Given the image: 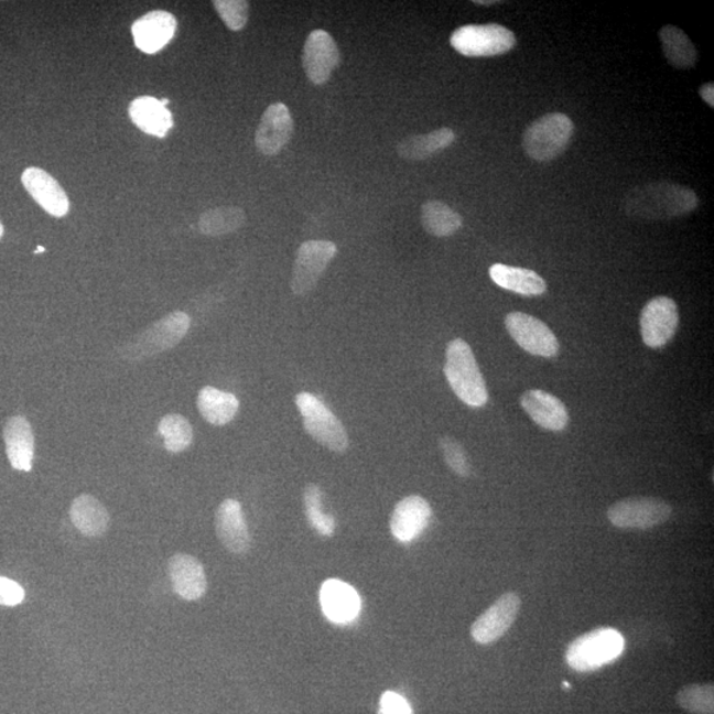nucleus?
<instances>
[{
	"mask_svg": "<svg viewBox=\"0 0 714 714\" xmlns=\"http://www.w3.org/2000/svg\"><path fill=\"white\" fill-rule=\"evenodd\" d=\"M696 192L671 182H652L632 187L624 197L621 208L628 217L639 220H672L699 207Z\"/></svg>",
	"mask_w": 714,
	"mask_h": 714,
	"instance_id": "obj_1",
	"label": "nucleus"
},
{
	"mask_svg": "<svg viewBox=\"0 0 714 714\" xmlns=\"http://www.w3.org/2000/svg\"><path fill=\"white\" fill-rule=\"evenodd\" d=\"M453 392L468 407L482 408L488 402V390L468 343L454 339L447 344L443 367Z\"/></svg>",
	"mask_w": 714,
	"mask_h": 714,
	"instance_id": "obj_2",
	"label": "nucleus"
},
{
	"mask_svg": "<svg viewBox=\"0 0 714 714\" xmlns=\"http://www.w3.org/2000/svg\"><path fill=\"white\" fill-rule=\"evenodd\" d=\"M626 648L624 635L610 627L581 635L569 645L566 663L577 672L597 671L617 660Z\"/></svg>",
	"mask_w": 714,
	"mask_h": 714,
	"instance_id": "obj_3",
	"label": "nucleus"
},
{
	"mask_svg": "<svg viewBox=\"0 0 714 714\" xmlns=\"http://www.w3.org/2000/svg\"><path fill=\"white\" fill-rule=\"evenodd\" d=\"M574 123L564 112H549L534 121L522 137V149L536 162H551L567 149Z\"/></svg>",
	"mask_w": 714,
	"mask_h": 714,
	"instance_id": "obj_4",
	"label": "nucleus"
},
{
	"mask_svg": "<svg viewBox=\"0 0 714 714\" xmlns=\"http://www.w3.org/2000/svg\"><path fill=\"white\" fill-rule=\"evenodd\" d=\"M450 44L466 57H494L512 51L516 36L505 25L468 24L452 33Z\"/></svg>",
	"mask_w": 714,
	"mask_h": 714,
	"instance_id": "obj_5",
	"label": "nucleus"
},
{
	"mask_svg": "<svg viewBox=\"0 0 714 714\" xmlns=\"http://www.w3.org/2000/svg\"><path fill=\"white\" fill-rule=\"evenodd\" d=\"M303 426L313 439L331 452L344 453L349 446L346 428L314 394L302 392L295 397Z\"/></svg>",
	"mask_w": 714,
	"mask_h": 714,
	"instance_id": "obj_6",
	"label": "nucleus"
},
{
	"mask_svg": "<svg viewBox=\"0 0 714 714\" xmlns=\"http://www.w3.org/2000/svg\"><path fill=\"white\" fill-rule=\"evenodd\" d=\"M190 326V316L182 311H176V313L152 324L136 339L126 344L122 348V357L136 361L162 354L164 350L175 347L188 333Z\"/></svg>",
	"mask_w": 714,
	"mask_h": 714,
	"instance_id": "obj_7",
	"label": "nucleus"
},
{
	"mask_svg": "<svg viewBox=\"0 0 714 714\" xmlns=\"http://www.w3.org/2000/svg\"><path fill=\"white\" fill-rule=\"evenodd\" d=\"M672 507L663 499L632 496L614 502L607 509V519L625 531H648L671 519Z\"/></svg>",
	"mask_w": 714,
	"mask_h": 714,
	"instance_id": "obj_8",
	"label": "nucleus"
},
{
	"mask_svg": "<svg viewBox=\"0 0 714 714\" xmlns=\"http://www.w3.org/2000/svg\"><path fill=\"white\" fill-rule=\"evenodd\" d=\"M337 253L334 242L310 240L298 249L290 288L296 295H307L316 288L320 278Z\"/></svg>",
	"mask_w": 714,
	"mask_h": 714,
	"instance_id": "obj_9",
	"label": "nucleus"
},
{
	"mask_svg": "<svg viewBox=\"0 0 714 714\" xmlns=\"http://www.w3.org/2000/svg\"><path fill=\"white\" fill-rule=\"evenodd\" d=\"M678 328L679 309L671 298H653L641 310L640 334L647 347L663 348L677 334Z\"/></svg>",
	"mask_w": 714,
	"mask_h": 714,
	"instance_id": "obj_10",
	"label": "nucleus"
},
{
	"mask_svg": "<svg viewBox=\"0 0 714 714\" xmlns=\"http://www.w3.org/2000/svg\"><path fill=\"white\" fill-rule=\"evenodd\" d=\"M506 328L518 346L528 354L541 357H554L559 354L558 337L538 317L513 311L506 316Z\"/></svg>",
	"mask_w": 714,
	"mask_h": 714,
	"instance_id": "obj_11",
	"label": "nucleus"
},
{
	"mask_svg": "<svg viewBox=\"0 0 714 714\" xmlns=\"http://www.w3.org/2000/svg\"><path fill=\"white\" fill-rule=\"evenodd\" d=\"M519 594L508 592L496 599L491 607L476 619L472 626V638L478 645H491L500 639L515 624L520 613Z\"/></svg>",
	"mask_w": 714,
	"mask_h": 714,
	"instance_id": "obj_12",
	"label": "nucleus"
},
{
	"mask_svg": "<svg viewBox=\"0 0 714 714\" xmlns=\"http://www.w3.org/2000/svg\"><path fill=\"white\" fill-rule=\"evenodd\" d=\"M339 60V50L328 32L315 30L310 33L303 46L302 64L311 83L326 84Z\"/></svg>",
	"mask_w": 714,
	"mask_h": 714,
	"instance_id": "obj_13",
	"label": "nucleus"
},
{
	"mask_svg": "<svg viewBox=\"0 0 714 714\" xmlns=\"http://www.w3.org/2000/svg\"><path fill=\"white\" fill-rule=\"evenodd\" d=\"M293 131L294 122L288 106L282 102L270 105L258 125L256 148L263 155L274 156L289 143Z\"/></svg>",
	"mask_w": 714,
	"mask_h": 714,
	"instance_id": "obj_14",
	"label": "nucleus"
},
{
	"mask_svg": "<svg viewBox=\"0 0 714 714\" xmlns=\"http://www.w3.org/2000/svg\"><path fill=\"white\" fill-rule=\"evenodd\" d=\"M432 507L420 495H410L403 498L393 509L390 518V532L397 541L408 544L425 531L432 519Z\"/></svg>",
	"mask_w": 714,
	"mask_h": 714,
	"instance_id": "obj_15",
	"label": "nucleus"
},
{
	"mask_svg": "<svg viewBox=\"0 0 714 714\" xmlns=\"http://www.w3.org/2000/svg\"><path fill=\"white\" fill-rule=\"evenodd\" d=\"M321 606L324 617L335 625L346 626L359 617L361 599L359 593L346 582L328 580L321 587Z\"/></svg>",
	"mask_w": 714,
	"mask_h": 714,
	"instance_id": "obj_16",
	"label": "nucleus"
},
{
	"mask_svg": "<svg viewBox=\"0 0 714 714\" xmlns=\"http://www.w3.org/2000/svg\"><path fill=\"white\" fill-rule=\"evenodd\" d=\"M176 29V18L172 13L156 10L137 19L131 33L138 50L154 55L171 42Z\"/></svg>",
	"mask_w": 714,
	"mask_h": 714,
	"instance_id": "obj_17",
	"label": "nucleus"
},
{
	"mask_svg": "<svg viewBox=\"0 0 714 714\" xmlns=\"http://www.w3.org/2000/svg\"><path fill=\"white\" fill-rule=\"evenodd\" d=\"M216 533L223 547L234 554L249 552L251 539L240 501L227 499L216 511Z\"/></svg>",
	"mask_w": 714,
	"mask_h": 714,
	"instance_id": "obj_18",
	"label": "nucleus"
},
{
	"mask_svg": "<svg viewBox=\"0 0 714 714\" xmlns=\"http://www.w3.org/2000/svg\"><path fill=\"white\" fill-rule=\"evenodd\" d=\"M22 183L46 214L64 217L68 214L71 203L62 185L48 172L39 167H29L23 172Z\"/></svg>",
	"mask_w": 714,
	"mask_h": 714,
	"instance_id": "obj_19",
	"label": "nucleus"
},
{
	"mask_svg": "<svg viewBox=\"0 0 714 714\" xmlns=\"http://www.w3.org/2000/svg\"><path fill=\"white\" fill-rule=\"evenodd\" d=\"M169 573L175 593L185 601L201 599L207 592V575L202 562L190 554L172 555Z\"/></svg>",
	"mask_w": 714,
	"mask_h": 714,
	"instance_id": "obj_20",
	"label": "nucleus"
},
{
	"mask_svg": "<svg viewBox=\"0 0 714 714\" xmlns=\"http://www.w3.org/2000/svg\"><path fill=\"white\" fill-rule=\"evenodd\" d=\"M520 403L526 413L541 428L561 432L567 425L569 413L565 403L545 390H527L522 393Z\"/></svg>",
	"mask_w": 714,
	"mask_h": 714,
	"instance_id": "obj_21",
	"label": "nucleus"
},
{
	"mask_svg": "<svg viewBox=\"0 0 714 714\" xmlns=\"http://www.w3.org/2000/svg\"><path fill=\"white\" fill-rule=\"evenodd\" d=\"M6 452L11 466L18 472H31L35 454V436L29 420L23 415L11 416L3 430Z\"/></svg>",
	"mask_w": 714,
	"mask_h": 714,
	"instance_id": "obj_22",
	"label": "nucleus"
},
{
	"mask_svg": "<svg viewBox=\"0 0 714 714\" xmlns=\"http://www.w3.org/2000/svg\"><path fill=\"white\" fill-rule=\"evenodd\" d=\"M167 104V99L139 97L130 104L129 116L137 128L145 134L164 138L174 126Z\"/></svg>",
	"mask_w": 714,
	"mask_h": 714,
	"instance_id": "obj_23",
	"label": "nucleus"
},
{
	"mask_svg": "<svg viewBox=\"0 0 714 714\" xmlns=\"http://www.w3.org/2000/svg\"><path fill=\"white\" fill-rule=\"evenodd\" d=\"M489 277L498 286L516 294L539 296L547 291L544 278L533 270L495 263L489 268Z\"/></svg>",
	"mask_w": 714,
	"mask_h": 714,
	"instance_id": "obj_24",
	"label": "nucleus"
},
{
	"mask_svg": "<svg viewBox=\"0 0 714 714\" xmlns=\"http://www.w3.org/2000/svg\"><path fill=\"white\" fill-rule=\"evenodd\" d=\"M73 524L88 538H98L108 531L110 516L101 501L91 495H79L69 509Z\"/></svg>",
	"mask_w": 714,
	"mask_h": 714,
	"instance_id": "obj_25",
	"label": "nucleus"
},
{
	"mask_svg": "<svg viewBox=\"0 0 714 714\" xmlns=\"http://www.w3.org/2000/svg\"><path fill=\"white\" fill-rule=\"evenodd\" d=\"M455 132L448 128H442L428 132V134L412 136L397 145V152L407 161H425L442 150L452 145L455 141Z\"/></svg>",
	"mask_w": 714,
	"mask_h": 714,
	"instance_id": "obj_26",
	"label": "nucleus"
},
{
	"mask_svg": "<svg viewBox=\"0 0 714 714\" xmlns=\"http://www.w3.org/2000/svg\"><path fill=\"white\" fill-rule=\"evenodd\" d=\"M240 401L231 393L223 392L214 387H205L197 396V409L203 419L212 425H227L235 419Z\"/></svg>",
	"mask_w": 714,
	"mask_h": 714,
	"instance_id": "obj_27",
	"label": "nucleus"
},
{
	"mask_svg": "<svg viewBox=\"0 0 714 714\" xmlns=\"http://www.w3.org/2000/svg\"><path fill=\"white\" fill-rule=\"evenodd\" d=\"M659 39L663 55L673 68L685 71L696 65L699 58L696 46L678 26L664 25L659 31Z\"/></svg>",
	"mask_w": 714,
	"mask_h": 714,
	"instance_id": "obj_28",
	"label": "nucleus"
},
{
	"mask_svg": "<svg viewBox=\"0 0 714 714\" xmlns=\"http://www.w3.org/2000/svg\"><path fill=\"white\" fill-rule=\"evenodd\" d=\"M421 223L423 229L434 237H448L462 228V217L439 201H430L422 205Z\"/></svg>",
	"mask_w": 714,
	"mask_h": 714,
	"instance_id": "obj_29",
	"label": "nucleus"
},
{
	"mask_svg": "<svg viewBox=\"0 0 714 714\" xmlns=\"http://www.w3.org/2000/svg\"><path fill=\"white\" fill-rule=\"evenodd\" d=\"M247 221V215L240 207H217L204 212L198 218V230L205 236L218 237L234 234Z\"/></svg>",
	"mask_w": 714,
	"mask_h": 714,
	"instance_id": "obj_30",
	"label": "nucleus"
},
{
	"mask_svg": "<svg viewBox=\"0 0 714 714\" xmlns=\"http://www.w3.org/2000/svg\"><path fill=\"white\" fill-rule=\"evenodd\" d=\"M159 433L163 436L164 447L170 453H182L194 440V430L185 416L181 414L164 415L159 422Z\"/></svg>",
	"mask_w": 714,
	"mask_h": 714,
	"instance_id": "obj_31",
	"label": "nucleus"
},
{
	"mask_svg": "<svg viewBox=\"0 0 714 714\" xmlns=\"http://www.w3.org/2000/svg\"><path fill=\"white\" fill-rule=\"evenodd\" d=\"M322 489L316 485H309L303 491L304 513L311 528L323 538H331L336 531L334 516L322 511Z\"/></svg>",
	"mask_w": 714,
	"mask_h": 714,
	"instance_id": "obj_32",
	"label": "nucleus"
},
{
	"mask_svg": "<svg viewBox=\"0 0 714 714\" xmlns=\"http://www.w3.org/2000/svg\"><path fill=\"white\" fill-rule=\"evenodd\" d=\"M677 703L691 714H714V686L712 683L685 685L678 692Z\"/></svg>",
	"mask_w": 714,
	"mask_h": 714,
	"instance_id": "obj_33",
	"label": "nucleus"
},
{
	"mask_svg": "<svg viewBox=\"0 0 714 714\" xmlns=\"http://www.w3.org/2000/svg\"><path fill=\"white\" fill-rule=\"evenodd\" d=\"M440 448L443 459L455 475L461 476V478H468L472 475V463H469L465 447L458 441L452 439V436H442Z\"/></svg>",
	"mask_w": 714,
	"mask_h": 714,
	"instance_id": "obj_34",
	"label": "nucleus"
},
{
	"mask_svg": "<svg viewBox=\"0 0 714 714\" xmlns=\"http://www.w3.org/2000/svg\"><path fill=\"white\" fill-rule=\"evenodd\" d=\"M218 17L230 31H241L248 23L249 3L245 0H216L214 2Z\"/></svg>",
	"mask_w": 714,
	"mask_h": 714,
	"instance_id": "obj_35",
	"label": "nucleus"
},
{
	"mask_svg": "<svg viewBox=\"0 0 714 714\" xmlns=\"http://www.w3.org/2000/svg\"><path fill=\"white\" fill-rule=\"evenodd\" d=\"M377 714H413L412 705L401 694L388 691L382 693Z\"/></svg>",
	"mask_w": 714,
	"mask_h": 714,
	"instance_id": "obj_36",
	"label": "nucleus"
},
{
	"mask_svg": "<svg viewBox=\"0 0 714 714\" xmlns=\"http://www.w3.org/2000/svg\"><path fill=\"white\" fill-rule=\"evenodd\" d=\"M24 588L18 582L0 577V605L17 606L24 601Z\"/></svg>",
	"mask_w": 714,
	"mask_h": 714,
	"instance_id": "obj_37",
	"label": "nucleus"
},
{
	"mask_svg": "<svg viewBox=\"0 0 714 714\" xmlns=\"http://www.w3.org/2000/svg\"><path fill=\"white\" fill-rule=\"evenodd\" d=\"M699 93L701 98L704 99V102L707 106H711V108H714V84L713 83L704 84L703 86H701Z\"/></svg>",
	"mask_w": 714,
	"mask_h": 714,
	"instance_id": "obj_38",
	"label": "nucleus"
},
{
	"mask_svg": "<svg viewBox=\"0 0 714 714\" xmlns=\"http://www.w3.org/2000/svg\"><path fill=\"white\" fill-rule=\"evenodd\" d=\"M498 3L499 2H496V0H474V4L478 6H493Z\"/></svg>",
	"mask_w": 714,
	"mask_h": 714,
	"instance_id": "obj_39",
	"label": "nucleus"
},
{
	"mask_svg": "<svg viewBox=\"0 0 714 714\" xmlns=\"http://www.w3.org/2000/svg\"><path fill=\"white\" fill-rule=\"evenodd\" d=\"M3 235H4V227H3L2 221H0V238H2Z\"/></svg>",
	"mask_w": 714,
	"mask_h": 714,
	"instance_id": "obj_40",
	"label": "nucleus"
},
{
	"mask_svg": "<svg viewBox=\"0 0 714 714\" xmlns=\"http://www.w3.org/2000/svg\"><path fill=\"white\" fill-rule=\"evenodd\" d=\"M43 251H44V248H43V247H39V248L35 250V253H43Z\"/></svg>",
	"mask_w": 714,
	"mask_h": 714,
	"instance_id": "obj_41",
	"label": "nucleus"
},
{
	"mask_svg": "<svg viewBox=\"0 0 714 714\" xmlns=\"http://www.w3.org/2000/svg\"><path fill=\"white\" fill-rule=\"evenodd\" d=\"M564 686H565V690H569V688H571V684L566 683V681H565Z\"/></svg>",
	"mask_w": 714,
	"mask_h": 714,
	"instance_id": "obj_42",
	"label": "nucleus"
}]
</instances>
